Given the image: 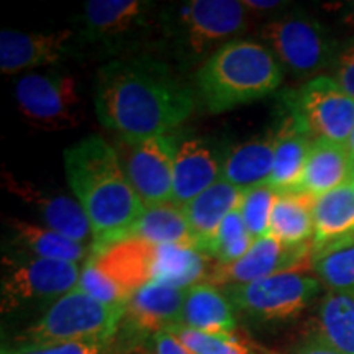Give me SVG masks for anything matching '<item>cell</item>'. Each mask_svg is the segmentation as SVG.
<instances>
[{"label": "cell", "mask_w": 354, "mask_h": 354, "mask_svg": "<svg viewBox=\"0 0 354 354\" xmlns=\"http://www.w3.org/2000/svg\"><path fill=\"white\" fill-rule=\"evenodd\" d=\"M7 264L2 279V312H13L30 305L56 302L76 289L81 268L77 263L57 259L13 256L3 258Z\"/></svg>", "instance_id": "9"}, {"label": "cell", "mask_w": 354, "mask_h": 354, "mask_svg": "<svg viewBox=\"0 0 354 354\" xmlns=\"http://www.w3.org/2000/svg\"><path fill=\"white\" fill-rule=\"evenodd\" d=\"M225 156L210 141L187 138L179 141L174 161L172 202L184 207L198 194L218 183L223 172Z\"/></svg>", "instance_id": "18"}, {"label": "cell", "mask_w": 354, "mask_h": 354, "mask_svg": "<svg viewBox=\"0 0 354 354\" xmlns=\"http://www.w3.org/2000/svg\"><path fill=\"white\" fill-rule=\"evenodd\" d=\"M351 183L354 184V171H353V177H351Z\"/></svg>", "instance_id": "42"}, {"label": "cell", "mask_w": 354, "mask_h": 354, "mask_svg": "<svg viewBox=\"0 0 354 354\" xmlns=\"http://www.w3.org/2000/svg\"><path fill=\"white\" fill-rule=\"evenodd\" d=\"M187 290L149 281L128 299L118 331L131 338L153 336L177 325Z\"/></svg>", "instance_id": "15"}, {"label": "cell", "mask_w": 354, "mask_h": 354, "mask_svg": "<svg viewBox=\"0 0 354 354\" xmlns=\"http://www.w3.org/2000/svg\"><path fill=\"white\" fill-rule=\"evenodd\" d=\"M290 354H343V353H339L338 349L330 346V344L323 342L317 333H313L292 349Z\"/></svg>", "instance_id": "38"}, {"label": "cell", "mask_w": 354, "mask_h": 354, "mask_svg": "<svg viewBox=\"0 0 354 354\" xmlns=\"http://www.w3.org/2000/svg\"><path fill=\"white\" fill-rule=\"evenodd\" d=\"M15 100L25 120L39 130H69L81 123V97L71 74H25L17 81Z\"/></svg>", "instance_id": "10"}, {"label": "cell", "mask_w": 354, "mask_h": 354, "mask_svg": "<svg viewBox=\"0 0 354 354\" xmlns=\"http://www.w3.org/2000/svg\"><path fill=\"white\" fill-rule=\"evenodd\" d=\"M276 153V131L236 145L225 156L221 179L241 192L269 184Z\"/></svg>", "instance_id": "21"}, {"label": "cell", "mask_w": 354, "mask_h": 354, "mask_svg": "<svg viewBox=\"0 0 354 354\" xmlns=\"http://www.w3.org/2000/svg\"><path fill=\"white\" fill-rule=\"evenodd\" d=\"M7 180L8 189L38 212L44 227L81 245L88 240L94 241L91 221L76 198L61 194H48L28 183H13L12 177Z\"/></svg>", "instance_id": "19"}, {"label": "cell", "mask_w": 354, "mask_h": 354, "mask_svg": "<svg viewBox=\"0 0 354 354\" xmlns=\"http://www.w3.org/2000/svg\"><path fill=\"white\" fill-rule=\"evenodd\" d=\"M312 138L292 115H287L276 131V153L269 185L282 192H295L302 179Z\"/></svg>", "instance_id": "24"}, {"label": "cell", "mask_w": 354, "mask_h": 354, "mask_svg": "<svg viewBox=\"0 0 354 354\" xmlns=\"http://www.w3.org/2000/svg\"><path fill=\"white\" fill-rule=\"evenodd\" d=\"M315 333L339 353L354 354V294L328 292L323 297Z\"/></svg>", "instance_id": "29"}, {"label": "cell", "mask_w": 354, "mask_h": 354, "mask_svg": "<svg viewBox=\"0 0 354 354\" xmlns=\"http://www.w3.org/2000/svg\"><path fill=\"white\" fill-rule=\"evenodd\" d=\"M346 21H354V2H348L346 3Z\"/></svg>", "instance_id": "41"}, {"label": "cell", "mask_w": 354, "mask_h": 354, "mask_svg": "<svg viewBox=\"0 0 354 354\" xmlns=\"http://www.w3.org/2000/svg\"><path fill=\"white\" fill-rule=\"evenodd\" d=\"M128 151L120 154L122 165L130 183L145 207L172 202L174 189V161L179 141L165 135L128 145Z\"/></svg>", "instance_id": "12"}, {"label": "cell", "mask_w": 354, "mask_h": 354, "mask_svg": "<svg viewBox=\"0 0 354 354\" xmlns=\"http://www.w3.org/2000/svg\"><path fill=\"white\" fill-rule=\"evenodd\" d=\"M166 33L187 61L209 57L248 28V8L236 0H190L165 20Z\"/></svg>", "instance_id": "5"}, {"label": "cell", "mask_w": 354, "mask_h": 354, "mask_svg": "<svg viewBox=\"0 0 354 354\" xmlns=\"http://www.w3.org/2000/svg\"><path fill=\"white\" fill-rule=\"evenodd\" d=\"M354 245V184L330 190L313 201V261Z\"/></svg>", "instance_id": "16"}, {"label": "cell", "mask_w": 354, "mask_h": 354, "mask_svg": "<svg viewBox=\"0 0 354 354\" xmlns=\"http://www.w3.org/2000/svg\"><path fill=\"white\" fill-rule=\"evenodd\" d=\"M277 197L279 192L269 184L243 192L238 209H240L248 233L254 241L269 233V221H271Z\"/></svg>", "instance_id": "33"}, {"label": "cell", "mask_w": 354, "mask_h": 354, "mask_svg": "<svg viewBox=\"0 0 354 354\" xmlns=\"http://www.w3.org/2000/svg\"><path fill=\"white\" fill-rule=\"evenodd\" d=\"M312 245L287 246L271 234L259 238L241 259L230 264H215L207 282L212 286H241L276 274L312 268Z\"/></svg>", "instance_id": "11"}, {"label": "cell", "mask_w": 354, "mask_h": 354, "mask_svg": "<svg viewBox=\"0 0 354 354\" xmlns=\"http://www.w3.org/2000/svg\"><path fill=\"white\" fill-rule=\"evenodd\" d=\"M259 38L281 68L295 77L315 76L326 69L333 64L338 50L320 21L302 15L268 21L259 30Z\"/></svg>", "instance_id": "7"}, {"label": "cell", "mask_w": 354, "mask_h": 354, "mask_svg": "<svg viewBox=\"0 0 354 354\" xmlns=\"http://www.w3.org/2000/svg\"><path fill=\"white\" fill-rule=\"evenodd\" d=\"M153 354H194L169 331H159L151 336Z\"/></svg>", "instance_id": "37"}, {"label": "cell", "mask_w": 354, "mask_h": 354, "mask_svg": "<svg viewBox=\"0 0 354 354\" xmlns=\"http://www.w3.org/2000/svg\"><path fill=\"white\" fill-rule=\"evenodd\" d=\"M243 3H245L248 12H271L287 6V2H281V0H269V2H263V0H243Z\"/></svg>", "instance_id": "39"}, {"label": "cell", "mask_w": 354, "mask_h": 354, "mask_svg": "<svg viewBox=\"0 0 354 354\" xmlns=\"http://www.w3.org/2000/svg\"><path fill=\"white\" fill-rule=\"evenodd\" d=\"M8 228L12 233L10 246L15 250L13 256L57 259L77 264L87 256L86 245L69 240L46 227L12 218L8 220Z\"/></svg>", "instance_id": "26"}, {"label": "cell", "mask_w": 354, "mask_h": 354, "mask_svg": "<svg viewBox=\"0 0 354 354\" xmlns=\"http://www.w3.org/2000/svg\"><path fill=\"white\" fill-rule=\"evenodd\" d=\"M76 289L84 292V294H87L88 297L104 304L125 305L128 302V299L123 295V292L118 289L117 286L112 284V282H110L88 259L81 269V276H79Z\"/></svg>", "instance_id": "34"}, {"label": "cell", "mask_w": 354, "mask_h": 354, "mask_svg": "<svg viewBox=\"0 0 354 354\" xmlns=\"http://www.w3.org/2000/svg\"><path fill=\"white\" fill-rule=\"evenodd\" d=\"M253 243L254 240L248 233L240 209H234L220 225L205 254H209L212 259H216V264H230L241 259L251 250Z\"/></svg>", "instance_id": "31"}, {"label": "cell", "mask_w": 354, "mask_h": 354, "mask_svg": "<svg viewBox=\"0 0 354 354\" xmlns=\"http://www.w3.org/2000/svg\"><path fill=\"white\" fill-rule=\"evenodd\" d=\"M177 325L203 333H236V310L223 290L203 282L187 290Z\"/></svg>", "instance_id": "22"}, {"label": "cell", "mask_w": 354, "mask_h": 354, "mask_svg": "<svg viewBox=\"0 0 354 354\" xmlns=\"http://www.w3.org/2000/svg\"><path fill=\"white\" fill-rule=\"evenodd\" d=\"M286 99L289 115L310 138L346 145L354 128V99L333 77H312Z\"/></svg>", "instance_id": "8"}, {"label": "cell", "mask_w": 354, "mask_h": 354, "mask_svg": "<svg viewBox=\"0 0 354 354\" xmlns=\"http://www.w3.org/2000/svg\"><path fill=\"white\" fill-rule=\"evenodd\" d=\"M346 148H348L349 154H351L353 159H354V128H353L351 135H349V138H348V141H346Z\"/></svg>", "instance_id": "40"}, {"label": "cell", "mask_w": 354, "mask_h": 354, "mask_svg": "<svg viewBox=\"0 0 354 354\" xmlns=\"http://www.w3.org/2000/svg\"><path fill=\"white\" fill-rule=\"evenodd\" d=\"M236 312L253 320L274 323L289 322L302 315L322 292V282L315 276L289 271L276 276L230 286L223 289Z\"/></svg>", "instance_id": "6"}, {"label": "cell", "mask_w": 354, "mask_h": 354, "mask_svg": "<svg viewBox=\"0 0 354 354\" xmlns=\"http://www.w3.org/2000/svg\"><path fill=\"white\" fill-rule=\"evenodd\" d=\"M66 179L91 221L92 251L125 240L145 203L128 179L120 154L99 135L69 146L63 153Z\"/></svg>", "instance_id": "2"}, {"label": "cell", "mask_w": 354, "mask_h": 354, "mask_svg": "<svg viewBox=\"0 0 354 354\" xmlns=\"http://www.w3.org/2000/svg\"><path fill=\"white\" fill-rule=\"evenodd\" d=\"M95 112L123 143L171 135L192 115L196 94L169 66L153 57L110 61L95 81Z\"/></svg>", "instance_id": "1"}, {"label": "cell", "mask_w": 354, "mask_h": 354, "mask_svg": "<svg viewBox=\"0 0 354 354\" xmlns=\"http://www.w3.org/2000/svg\"><path fill=\"white\" fill-rule=\"evenodd\" d=\"M115 338H95L84 342L33 344V346H19L8 349L2 354H110Z\"/></svg>", "instance_id": "35"}, {"label": "cell", "mask_w": 354, "mask_h": 354, "mask_svg": "<svg viewBox=\"0 0 354 354\" xmlns=\"http://www.w3.org/2000/svg\"><path fill=\"white\" fill-rule=\"evenodd\" d=\"M74 30H57L51 33H25L3 30L0 33V71L15 74L43 66L63 63L66 57L77 55Z\"/></svg>", "instance_id": "14"}, {"label": "cell", "mask_w": 354, "mask_h": 354, "mask_svg": "<svg viewBox=\"0 0 354 354\" xmlns=\"http://www.w3.org/2000/svg\"><path fill=\"white\" fill-rule=\"evenodd\" d=\"M210 256L184 246H156L151 281L176 289L189 290L190 287L203 284L209 279L214 266Z\"/></svg>", "instance_id": "27"}, {"label": "cell", "mask_w": 354, "mask_h": 354, "mask_svg": "<svg viewBox=\"0 0 354 354\" xmlns=\"http://www.w3.org/2000/svg\"><path fill=\"white\" fill-rule=\"evenodd\" d=\"M125 305H110L74 289L57 299L46 312L17 336L20 346L115 338L125 315Z\"/></svg>", "instance_id": "4"}, {"label": "cell", "mask_w": 354, "mask_h": 354, "mask_svg": "<svg viewBox=\"0 0 354 354\" xmlns=\"http://www.w3.org/2000/svg\"><path fill=\"white\" fill-rule=\"evenodd\" d=\"M154 258L156 246L138 238H125L92 251L88 261L130 299L140 287L151 281Z\"/></svg>", "instance_id": "17"}, {"label": "cell", "mask_w": 354, "mask_h": 354, "mask_svg": "<svg viewBox=\"0 0 354 354\" xmlns=\"http://www.w3.org/2000/svg\"><path fill=\"white\" fill-rule=\"evenodd\" d=\"M166 331L194 354H272L240 333H203L183 325H172Z\"/></svg>", "instance_id": "30"}, {"label": "cell", "mask_w": 354, "mask_h": 354, "mask_svg": "<svg viewBox=\"0 0 354 354\" xmlns=\"http://www.w3.org/2000/svg\"><path fill=\"white\" fill-rule=\"evenodd\" d=\"M331 71H333L331 77L354 99V37L338 46Z\"/></svg>", "instance_id": "36"}, {"label": "cell", "mask_w": 354, "mask_h": 354, "mask_svg": "<svg viewBox=\"0 0 354 354\" xmlns=\"http://www.w3.org/2000/svg\"><path fill=\"white\" fill-rule=\"evenodd\" d=\"M354 159L346 145L313 140L305 162V169L295 192L320 197L330 190L351 183Z\"/></svg>", "instance_id": "20"}, {"label": "cell", "mask_w": 354, "mask_h": 354, "mask_svg": "<svg viewBox=\"0 0 354 354\" xmlns=\"http://www.w3.org/2000/svg\"><path fill=\"white\" fill-rule=\"evenodd\" d=\"M243 192L227 180L220 179L196 198H192L184 205L185 216H187L190 230L197 240V248L205 253L207 248L214 241L220 225L240 207Z\"/></svg>", "instance_id": "23"}, {"label": "cell", "mask_w": 354, "mask_h": 354, "mask_svg": "<svg viewBox=\"0 0 354 354\" xmlns=\"http://www.w3.org/2000/svg\"><path fill=\"white\" fill-rule=\"evenodd\" d=\"M151 2L145 0H88L82 7V37L109 53L125 50L149 26Z\"/></svg>", "instance_id": "13"}, {"label": "cell", "mask_w": 354, "mask_h": 354, "mask_svg": "<svg viewBox=\"0 0 354 354\" xmlns=\"http://www.w3.org/2000/svg\"><path fill=\"white\" fill-rule=\"evenodd\" d=\"M127 238H138L154 246L174 245L198 250L184 207L176 205L174 202L145 207Z\"/></svg>", "instance_id": "25"}, {"label": "cell", "mask_w": 354, "mask_h": 354, "mask_svg": "<svg viewBox=\"0 0 354 354\" xmlns=\"http://www.w3.org/2000/svg\"><path fill=\"white\" fill-rule=\"evenodd\" d=\"M312 269L328 292L354 294V245L315 259Z\"/></svg>", "instance_id": "32"}, {"label": "cell", "mask_w": 354, "mask_h": 354, "mask_svg": "<svg viewBox=\"0 0 354 354\" xmlns=\"http://www.w3.org/2000/svg\"><path fill=\"white\" fill-rule=\"evenodd\" d=\"M282 68L263 43L233 39L207 57L196 74L197 94L210 113H221L271 95Z\"/></svg>", "instance_id": "3"}, {"label": "cell", "mask_w": 354, "mask_h": 354, "mask_svg": "<svg viewBox=\"0 0 354 354\" xmlns=\"http://www.w3.org/2000/svg\"><path fill=\"white\" fill-rule=\"evenodd\" d=\"M313 201L315 198L300 192L279 194L268 234L287 246L312 245Z\"/></svg>", "instance_id": "28"}]
</instances>
